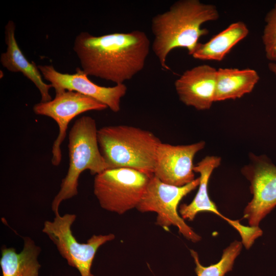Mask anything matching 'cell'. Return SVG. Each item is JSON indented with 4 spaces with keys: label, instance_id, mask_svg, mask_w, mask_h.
<instances>
[{
    "label": "cell",
    "instance_id": "obj_1",
    "mask_svg": "<svg viewBox=\"0 0 276 276\" xmlns=\"http://www.w3.org/2000/svg\"><path fill=\"white\" fill-rule=\"evenodd\" d=\"M73 48L86 75L118 84L143 69L150 42L140 30L100 36L82 32L76 37Z\"/></svg>",
    "mask_w": 276,
    "mask_h": 276
},
{
    "label": "cell",
    "instance_id": "obj_2",
    "mask_svg": "<svg viewBox=\"0 0 276 276\" xmlns=\"http://www.w3.org/2000/svg\"><path fill=\"white\" fill-rule=\"evenodd\" d=\"M219 17L215 5L199 0L176 1L167 11L154 16L151 20L154 36L152 50L162 68L170 70L166 60L173 49H186L192 56L200 38L209 33L207 29L201 28L202 25Z\"/></svg>",
    "mask_w": 276,
    "mask_h": 276
},
{
    "label": "cell",
    "instance_id": "obj_3",
    "mask_svg": "<svg viewBox=\"0 0 276 276\" xmlns=\"http://www.w3.org/2000/svg\"><path fill=\"white\" fill-rule=\"evenodd\" d=\"M98 140L108 169L128 168L153 174L162 142L151 131L126 125L107 126L98 130Z\"/></svg>",
    "mask_w": 276,
    "mask_h": 276
},
{
    "label": "cell",
    "instance_id": "obj_4",
    "mask_svg": "<svg viewBox=\"0 0 276 276\" xmlns=\"http://www.w3.org/2000/svg\"><path fill=\"white\" fill-rule=\"evenodd\" d=\"M98 130L95 120L86 116L78 119L72 127L68 134L69 167L51 204L55 215L59 214L62 201L78 194V179L83 171L88 170L96 175L108 169L100 150Z\"/></svg>",
    "mask_w": 276,
    "mask_h": 276
},
{
    "label": "cell",
    "instance_id": "obj_5",
    "mask_svg": "<svg viewBox=\"0 0 276 276\" xmlns=\"http://www.w3.org/2000/svg\"><path fill=\"white\" fill-rule=\"evenodd\" d=\"M152 175L128 168L107 169L95 175L94 193L102 208L121 215L136 208Z\"/></svg>",
    "mask_w": 276,
    "mask_h": 276
},
{
    "label": "cell",
    "instance_id": "obj_6",
    "mask_svg": "<svg viewBox=\"0 0 276 276\" xmlns=\"http://www.w3.org/2000/svg\"><path fill=\"white\" fill-rule=\"evenodd\" d=\"M199 184L198 177L185 186H175L161 181L153 174L136 209L142 213L155 212L157 225L167 231L170 226H175L185 238L193 242H198L201 237L178 214L177 207L181 200Z\"/></svg>",
    "mask_w": 276,
    "mask_h": 276
},
{
    "label": "cell",
    "instance_id": "obj_7",
    "mask_svg": "<svg viewBox=\"0 0 276 276\" xmlns=\"http://www.w3.org/2000/svg\"><path fill=\"white\" fill-rule=\"evenodd\" d=\"M76 217L73 214L56 215L52 221L44 222L42 231L55 244L68 264L76 268L81 276H95L90 269L98 248L113 240L115 236L113 234L94 235L86 243H80L73 235L71 228Z\"/></svg>",
    "mask_w": 276,
    "mask_h": 276
},
{
    "label": "cell",
    "instance_id": "obj_8",
    "mask_svg": "<svg viewBox=\"0 0 276 276\" xmlns=\"http://www.w3.org/2000/svg\"><path fill=\"white\" fill-rule=\"evenodd\" d=\"M249 157L241 172L250 183L252 198L244 209L243 218L249 226H259L276 206V166L265 155L250 153Z\"/></svg>",
    "mask_w": 276,
    "mask_h": 276
},
{
    "label": "cell",
    "instance_id": "obj_9",
    "mask_svg": "<svg viewBox=\"0 0 276 276\" xmlns=\"http://www.w3.org/2000/svg\"><path fill=\"white\" fill-rule=\"evenodd\" d=\"M54 99L40 102L34 105L33 110L38 115L53 119L59 127L58 135L52 147L51 163L58 166L61 163V146L64 141L70 122L76 116L90 110H102L107 106L95 99L71 90L55 92Z\"/></svg>",
    "mask_w": 276,
    "mask_h": 276
},
{
    "label": "cell",
    "instance_id": "obj_10",
    "mask_svg": "<svg viewBox=\"0 0 276 276\" xmlns=\"http://www.w3.org/2000/svg\"><path fill=\"white\" fill-rule=\"evenodd\" d=\"M44 79L51 83L55 92L71 90L91 97L105 104L114 112L120 110L121 99L126 95L127 88L124 84L105 87L91 81L84 71L78 67L73 74L61 73L52 65H38Z\"/></svg>",
    "mask_w": 276,
    "mask_h": 276
},
{
    "label": "cell",
    "instance_id": "obj_11",
    "mask_svg": "<svg viewBox=\"0 0 276 276\" xmlns=\"http://www.w3.org/2000/svg\"><path fill=\"white\" fill-rule=\"evenodd\" d=\"M205 146L203 141L182 145L161 142L156 151L153 175L161 181L175 186L191 182L195 179L194 158Z\"/></svg>",
    "mask_w": 276,
    "mask_h": 276
},
{
    "label": "cell",
    "instance_id": "obj_12",
    "mask_svg": "<svg viewBox=\"0 0 276 276\" xmlns=\"http://www.w3.org/2000/svg\"><path fill=\"white\" fill-rule=\"evenodd\" d=\"M217 71L202 64L183 72L174 83L180 101L198 110L209 109L215 102Z\"/></svg>",
    "mask_w": 276,
    "mask_h": 276
},
{
    "label": "cell",
    "instance_id": "obj_13",
    "mask_svg": "<svg viewBox=\"0 0 276 276\" xmlns=\"http://www.w3.org/2000/svg\"><path fill=\"white\" fill-rule=\"evenodd\" d=\"M15 24L9 20L5 28V41L7 46L5 52L1 54L2 65L11 72H20L31 81L39 90L41 102L51 101L49 90L53 87L51 84L45 83L38 66L35 62H29L20 50L15 38Z\"/></svg>",
    "mask_w": 276,
    "mask_h": 276
},
{
    "label": "cell",
    "instance_id": "obj_14",
    "mask_svg": "<svg viewBox=\"0 0 276 276\" xmlns=\"http://www.w3.org/2000/svg\"><path fill=\"white\" fill-rule=\"evenodd\" d=\"M259 80L253 69L220 68L217 71L215 102L239 99L251 92Z\"/></svg>",
    "mask_w": 276,
    "mask_h": 276
},
{
    "label": "cell",
    "instance_id": "obj_15",
    "mask_svg": "<svg viewBox=\"0 0 276 276\" xmlns=\"http://www.w3.org/2000/svg\"><path fill=\"white\" fill-rule=\"evenodd\" d=\"M248 33L249 29L244 22L232 23L207 42H199L192 56L201 60L221 61Z\"/></svg>",
    "mask_w": 276,
    "mask_h": 276
},
{
    "label": "cell",
    "instance_id": "obj_16",
    "mask_svg": "<svg viewBox=\"0 0 276 276\" xmlns=\"http://www.w3.org/2000/svg\"><path fill=\"white\" fill-rule=\"evenodd\" d=\"M22 250L17 253L13 247H3L0 265L3 276H38L41 267L37 258L41 248L30 237L23 238Z\"/></svg>",
    "mask_w": 276,
    "mask_h": 276
},
{
    "label": "cell",
    "instance_id": "obj_17",
    "mask_svg": "<svg viewBox=\"0 0 276 276\" xmlns=\"http://www.w3.org/2000/svg\"><path fill=\"white\" fill-rule=\"evenodd\" d=\"M219 156H206L194 166V172L199 174V184L198 191L191 203L182 204L179 206L180 216L185 220H194L197 214L202 212H210L215 205L210 198L208 184L213 171L221 164Z\"/></svg>",
    "mask_w": 276,
    "mask_h": 276
},
{
    "label": "cell",
    "instance_id": "obj_18",
    "mask_svg": "<svg viewBox=\"0 0 276 276\" xmlns=\"http://www.w3.org/2000/svg\"><path fill=\"white\" fill-rule=\"evenodd\" d=\"M242 242L235 241L224 249L221 259L216 264L203 266L200 263L197 252L190 249L195 264V271L197 276H225L233 268L235 261L242 248Z\"/></svg>",
    "mask_w": 276,
    "mask_h": 276
},
{
    "label": "cell",
    "instance_id": "obj_19",
    "mask_svg": "<svg viewBox=\"0 0 276 276\" xmlns=\"http://www.w3.org/2000/svg\"><path fill=\"white\" fill-rule=\"evenodd\" d=\"M262 36L265 56L270 62L276 63V3L267 13Z\"/></svg>",
    "mask_w": 276,
    "mask_h": 276
},
{
    "label": "cell",
    "instance_id": "obj_20",
    "mask_svg": "<svg viewBox=\"0 0 276 276\" xmlns=\"http://www.w3.org/2000/svg\"><path fill=\"white\" fill-rule=\"evenodd\" d=\"M268 67L276 78V63L269 62L268 64Z\"/></svg>",
    "mask_w": 276,
    "mask_h": 276
}]
</instances>
